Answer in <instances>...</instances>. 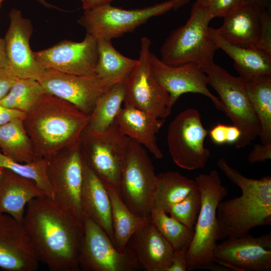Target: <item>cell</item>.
Listing matches in <instances>:
<instances>
[{"label": "cell", "instance_id": "1", "mask_svg": "<svg viewBox=\"0 0 271 271\" xmlns=\"http://www.w3.org/2000/svg\"><path fill=\"white\" fill-rule=\"evenodd\" d=\"M22 222L40 262L51 271H80L83 222L50 197L31 200Z\"/></svg>", "mask_w": 271, "mask_h": 271}, {"label": "cell", "instance_id": "2", "mask_svg": "<svg viewBox=\"0 0 271 271\" xmlns=\"http://www.w3.org/2000/svg\"><path fill=\"white\" fill-rule=\"evenodd\" d=\"M89 119L72 103L45 93L23 119L36 158L48 159L78 144Z\"/></svg>", "mask_w": 271, "mask_h": 271}, {"label": "cell", "instance_id": "3", "mask_svg": "<svg viewBox=\"0 0 271 271\" xmlns=\"http://www.w3.org/2000/svg\"><path fill=\"white\" fill-rule=\"evenodd\" d=\"M217 165L241 191L239 197L222 200L216 211L218 240L248 234L256 226L271 224V177H246L220 158Z\"/></svg>", "mask_w": 271, "mask_h": 271}, {"label": "cell", "instance_id": "4", "mask_svg": "<svg viewBox=\"0 0 271 271\" xmlns=\"http://www.w3.org/2000/svg\"><path fill=\"white\" fill-rule=\"evenodd\" d=\"M201 197L200 211L194 227V234L186 255L187 270L206 269L212 271H230L215 262L214 252L217 245L218 204L228 193L218 172L200 174L195 177Z\"/></svg>", "mask_w": 271, "mask_h": 271}, {"label": "cell", "instance_id": "5", "mask_svg": "<svg viewBox=\"0 0 271 271\" xmlns=\"http://www.w3.org/2000/svg\"><path fill=\"white\" fill-rule=\"evenodd\" d=\"M212 19L203 7L195 2L186 24L172 31L161 50V60L171 66L194 63L202 68L214 63L217 46L209 34Z\"/></svg>", "mask_w": 271, "mask_h": 271}, {"label": "cell", "instance_id": "6", "mask_svg": "<svg viewBox=\"0 0 271 271\" xmlns=\"http://www.w3.org/2000/svg\"><path fill=\"white\" fill-rule=\"evenodd\" d=\"M157 182L147 150L130 139L117 193L132 213L151 220Z\"/></svg>", "mask_w": 271, "mask_h": 271}, {"label": "cell", "instance_id": "7", "mask_svg": "<svg viewBox=\"0 0 271 271\" xmlns=\"http://www.w3.org/2000/svg\"><path fill=\"white\" fill-rule=\"evenodd\" d=\"M202 69L209 85L218 94L224 112L241 131L240 138L235 144L236 148L250 145L259 136L260 126L247 93L246 82L214 63Z\"/></svg>", "mask_w": 271, "mask_h": 271}, {"label": "cell", "instance_id": "8", "mask_svg": "<svg viewBox=\"0 0 271 271\" xmlns=\"http://www.w3.org/2000/svg\"><path fill=\"white\" fill-rule=\"evenodd\" d=\"M169 0L141 9L125 10L106 4L84 11L78 23L97 40H110L134 31L151 18L173 9Z\"/></svg>", "mask_w": 271, "mask_h": 271}, {"label": "cell", "instance_id": "9", "mask_svg": "<svg viewBox=\"0 0 271 271\" xmlns=\"http://www.w3.org/2000/svg\"><path fill=\"white\" fill-rule=\"evenodd\" d=\"M129 140L115 122L101 133L91 134L84 131L81 139L84 163L117 192Z\"/></svg>", "mask_w": 271, "mask_h": 271}, {"label": "cell", "instance_id": "10", "mask_svg": "<svg viewBox=\"0 0 271 271\" xmlns=\"http://www.w3.org/2000/svg\"><path fill=\"white\" fill-rule=\"evenodd\" d=\"M207 134L196 109L189 108L180 112L170 123L167 135L174 162L185 170L203 168L210 155L204 146Z\"/></svg>", "mask_w": 271, "mask_h": 271}, {"label": "cell", "instance_id": "11", "mask_svg": "<svg viewBox=\"0 0 271 271\" xmlns=\"http://www.w3.org/2000/svg\"><path fill=\"white\" fill-rule=\"evenodd\" d=\"M47 160L51 199L62 209L83 222L81 197L83 161L81 141Z\"/></svg>", "mask_w": 271, "mask_h": 271}, {"label": "cell", "instance_id": "12", "mask_svg": "<svg viewBox=\"0 0 271 271\" xmlns=\"http://www.w3.org/2000/svg\"><path fill=\"white\" fill-rule=\"evenodd\" d=\"M151 45L149 38H141L138 64L125 79L123 103L124 106L164 119L170 115L172 107L168 93L152 73L149 60Z\"/></svg>", "mask_w": 271, "mask_h": 271}, {"label": "cell", "instance_id": "13", "mask_svg": "<svg viewBox=\"0 0 271 271\" xmlns=\"http://www.w3.org/2000/svg\"><path fill=\"white\" fill-rule=\"evenodd\" d=\"M126 78H104L96 74L76 75L45 70L37 81L46 93L67 101L90 115L98 98Z\"/></svg>", "mask_w": 271, "mask_h": 271}, {"label": "cell", "instance_id": "14", "mask_svg": "<svg viewBox=\"0 0 271 271\" xmlns=\"http://www.w3.org/2000/svg\"><path fill=\"white\" fill-rule=\"evenodd\" d=\"M84 236L79 256L80 270L133 271L139 267L126 251H120L104 231L84 217Z\"/></svg>", "mask_w": 271, "mask_h": 271}, {"label": "cell", "instance_id": "15", "mask_svg": "<svg viewBox=\"0 0 271 271\" xmlns=\"http://www.w3.org/2000/svg\"><path fill=\"white\" fill-rule=\"evenodd\" d=\"M34 55L45 70L76 75L96 74L97 42L88 34L81 42L64 40Z\"/></svg>", "mask_w": 271, "mask_h": 271}, {"label": "cell", "instance_id": "16", "mask_svg": "<svg viewBox=\"0 0 271 271\" xmlns=\"http://www.w3.org/2000/svg\"><path fill=\"white\" fill-rule=\"evenodd\" d=\"M149 60L152 73L168 93L172 107L182 95L193 93L207 97L217 109L224 112V106L219 97L208 88L207 75L199 66L194 63L169 65L151 52Z\"/></svg>", "mask_w": 271, "mask_h": 271}, {"label": "cell", "instance_id": "17", "mask_svg": "<svg viewBox=\"0 0 271 271\" xmlns=\"http://www.w3.org/2000/svg\"><path fill=\"white\" fill-rule=\"evenodd\" d=\"M215 262L230 270L270 271L271 233L255 237L249 234L217 244Z\"/></svg>", "mask_w": 271, "mask_h": 271}, {"label": "cell", "instance_id": "18", "mask_svg": "<svg viewBox=\"0 0 271 271\" xmlns=\"http://www.w3.org/2000/svg\"><path fill=\"white\" fill-rule=\"evenodd\" d=\"M9 25L4 38L9 67L19 78L38 80L45 69L36 59L30 45L33 28L21 12L12 9Z\"/></svg>", "mask_w": 271, "mask_h": 271}, {"label": "cell", "instance_id": "19", "mask_svg": "<svg viewBox=\"0 0 271 271\" xmlns=\"http://www.w3.org/2000/svg\"><path fill=\"white\" fill-rule=\"evenodd\" d=\"M39 262L22 221L0 214V267L6 271H35Z\"/></svg>", "mask_w": 271, "mask_h": 271}, {"label": "cell", "instance_id": "20", "mask_svg": "<svg viewBox=\"0 0 271 271\" xmlns=\"http://www.w3.org/2000/svg\"><path fill=\"white\" fill-rule=\"evenodd\" d=\"M125 251L147 271H167L174 253L172 245L151 221L132 235Z\"/></svg>", "mask_w": 271, "mask_h": 271}, {"label": "cell", "instance_id": "21", "mask_svg": "<svg viewBox=\"0 0 271 271\" xmlns=\"http://www.w3.org/2000/svg\"><path fill=\"white\" fill-rule=\"evenodd\" d=\"M81 202L83 219L88 218L99 226L114 245L111 204L106 188L84 162Z\"/></svg>", "mask_w": 271, "mask_h": 271}, {"label": "cell", "instance_id": "22", "mask_svg": "<svg viewBox=\"0 0 271 271\" xmlns=\"http://www.w3.org/2000/svg\"><path fill=\"white\" fill-rule=\"evenodd\" d=\"M41 197L50 198L33 180L4 169L0 179V214L22 222L27 204Z\"/></svg>", "mask_w": 271, "mask_h": 271}, {"label": "cell", "instance_id": "23", "mask_svg": "<svg viewBox=\"0 0 271 271\" xmlns=\"http://www.w3.org/2000/svg\"><path fill=\"white\" fill-rule=\"evenodd\" d=\"M215 32L228 42L239 46L258 48L260 32V11L248 3L228 13Z\"/></svg>", "mask_w": 271, "mask_h": 271}, {"label": "cell", "instance_id": "24", "mask_svg": "<svg viewBox=\"0 0 271 271\" xmlns=\"http://www.w3.org/2000/svg\"><path fill=\"white\" fill-rule=\"evenodd\" d=\"M114 122L123 134L140 144L156 159L163 157L156 137L164 124L163 119L136 108L124 106Z\"/></svg>", "mask_w": 271, "mask_h": 271}, {"label": "cell", "instance_id": "25", "mask_svg": "<svg viewBox=\"0 0 271 271\" xmlns=\"http://www.w3.org/2000/svg\"><path fill=\"white\" fill-rule=\"evenodd\" d=\"M209 34L218 49H222L234 62L239 76L245 82L271 76V54L258 48L233 44L209 27Z\"/></svg>", "mask_w": 271, "mask_h": 271}, {"label": "cell", "instance_id": "26", "mask_svg": "<svg viewBox=\"0 0 271 271\" xmlns=\"http://www.w3.org/2000/svg\"><path fill=\"white\" fill-rule=\"evenodd\" d=\"M104 183L110 201L114 245L120 251L125 252L126 244L132 235L151 220L132 213L122 202L116 189Z\"/></svg>", "mask_w": 271, "mask_h": 271}, {"label": "cell", "instance_id": "27", "mask_svg": "<svg viewBox=\"0 0 271 271\" xmlns=\"http://www.w3.org/2000/svg\"><path fill=\"white\" fill-rule=\"evenodd\" d=\"M125 80L114 85L97 99L90 114L87 133L97 134L106 130L114 122L122 108L125 94Z\"/></svg>", "mask_w": 271, "mask_h": 271}, {"label": "cell", "instance_id": "28", "mask_svg": "<svg viewBox=\"0 0 271 271\" xmlns=\"http://www.w3.org/2000/svg\"><path fill=\"white\" fill-rule=\"evenodd\" d=\"M157 188L154 199V208L166 213L173 205L185 198L198 188L195 180L177 171H167L157 175Z\"/></svg>", "mask_w": 271, "mask_h": 271}, {"label": "cell", "instance_id": "29", "mask_svg": "<svg viewBox=\"0 0 271 271\" xmlns=\"http://www.w3.org/2000/svg\"><path fill=\"white\" fill-rule=\"evenodd\" d=\"M23 119L17 118L0 126V150L16 162L28 163L36 158Z\"/></svg>", "mask_w": 271, "mask_h": 271}, {"label": "cell", "instance_id": "30", "mask_svg": "<svg viewBox=\"0 0 271 271\" xmlns=\"http://www.w3.org/2000/svg\"><path fill=\"white\" fill-rule=\"evenodd\" d=\"M247 93L259 120L262 144L271 142V76L246 82Z\"/></svg>", "mask_w": 271, "mask_h": 271}, {"label": "cell", "instance_id": "31", "mask_svg": "<svg viewBox=\"0 0 271 271\" xmlns=\"http://www.w3.org/2000/svg\"><path fill=\"white\" fill-rule=\"evenodd\" d=\"M111 40H97L96 74L104 78H126L136 67L138 59L124 56L113 47Z\"/></svg>", "mask_w": 271, "mask_h": 271}, {"label": "cell", "instance_id": "32", "mask_svg": "<svg viewBox=\"0 0 271 271\" xmlns=\"http://www.w3.org/2000/svg\"><path fill=\"white\" fill-rule=\"evenodd\" d=\"M45 93L37 80L18 78L0 104L26 114L38 104Z\"/></svg>", "mask_w": 271, "mask_h": 271}, {"label": "cell", "instance_id": "33", "mask_svg": "<svg viewBox=\"0 0 271 271\" xmlns=\"http://www.w3.org/2000/svg\"><path fill=\"white\" fill-rule=\"evenodd\" d=\"M151 222L170 243L174 251H187L192 241L194 230L191 229L164 211L154 208Z\"/></svg>", "mask_w": 271, "mask_h": 271}, {"label": "cell", "instance_id": "34", "mask_svg": "<svg viewBox=\"0 0 271 271\" xmlns=\"http://www.w3.org/2000/svg\"><path fill=\"white\" fill-rule=\"evenodd\" d=\"M0 167L33 180L52 198V189L48 175L47 159L37 158L30 163H19L7 157L0 150Z\"/></svg>", "mask_w": 271, "mask_h": 271}, {"label": "cell", "instance_id": "35", "mask_svg": "<svg viewBox=\"0 0 271 271\" xmlns=\"http://www.w3.org/2000/svg\"><path fill=\"white\" fill-rule=\"evenodd\" d=\"M201 206L199 189L191 192L185 198L172 205L167 213L191 229L194 227Z\"/></svg>", "mask_w": 271, "mask_h": 271}, {"label": "cell", "instance_id": "36", "mask_svg": "<svg viewBox=\"0 0 271 271\" xmlns=\"http://www.w3.org/2000/svg\"><path fill=\"white\" fill-rule=\"evenodd\" d=\"M197 4L205 9L212 19L224 17L247 0H196Z\"/></svg>", "mask_w": 271, "mask_h": 271}, {"label": "cell", "instance_id": "37", "mask_svg": "<svg viewBox=\"0 0 271 271\" xmlns=\"http://www.w3.org/2000/svg\"><path fill=\"white\" fill-rule=\"evenodd\" d=\"M212 142L217 145L235 144L240 138L239 129L234 125H226L218 123L208 131Z\"/></svg>", "mask_w": 271, "mask_h": 271}, {"label": "cell", "instance_id": "38", "mask_svg": "<svg viewBox=\"0 0 271 271\" xmlns=\"http://www.w3.org/2000/svg\"><path fill=\"white\" fill-rule=\"evenodd\" d=\"M260 39L258 48L271 54L270 9L260 11Z\"/></svg>", "mask_w": 271, "mask_h": 271}, {"label": "cell", "instance_id": "39", "mask_svg": "<svg viewBox=\"0 0 271 271\" xmlns=\"http://www.w3.org/2000/svg\"><path fill=\"white\" fill-rule=\"evenodd\" d=\"M18 78L10 67L0 69V101L8 94Z\"/></svg>", "mask_w": 271, "mask_h": 271}, {"label": "cell", "instance_id": "40", "mask_svg": "<svg viewBox=\"0 0 271 271\" xmlns=\"http://www.w3.org/2000/svg\"><path fill=\"white\" fill-rule=\"evenodd\" d=\"M270 159L271 142L254 145L247 158L248 162L251 164L264 162Z\"/></svg>", "mask_w": 271, "mask_h": 271}, {"label": "cell", "instance_id": "41", "mask_svg": "<svg viewBox=\"0 0 271 271\" xmlns=\"http://www.w3.org/2000/svg\"><path fill=\"white\" fill-rule=\"evenodd\" d=\"M26 113L20 111L6 107L0 104V126L17 119H24Z\"/></svg>", "mask_w": 271, "mask_h": 271}, {"label": "cell", "instance_id": "42", "mask_svg": "<svg viewBox=\"0 0 271 271\" xmlns=\"http://www.w3.org/2000/svg\"><path fill=\"white\" fill-rule=\"evenodd\" d=\"M186 250L174 251L172 262L167 271L187 270L186 255Z\"/></svg>", "mask_w": 271, "mask_h": 271}, {"label": "cell", "instance_id": "43", "mask_svg": "<svg viewBox=\"0 0 271 271\" xmlns=\"http://www.w3.org/2000/svg\"><path fill=\"white\" fill-rule=\"evenodd\" d=\"M113 1V0H81L84 11L102 5L110 4Z\"/></svg>", "mask_w": 271, "mask_h": 271}, {"label": "cell", "instance_id": "44", "mask_svg": "<svg viewBox=\"0 0 271 271\" xmlns=\"http://www.w3.org/2000/svg\"><path fill=\"white\" fill-rule=\"evenodd\" d=\"M9 67L4 38L0 37V69Z\"/></svg>", "mask_w": 271, "mask_h": 271}, {"label": "cell", "instance_id": "45", "mask_svg": "<svg viewBox=\"0 0 271 271\" xmlns=\"http://www.w3.org/2000/svg\"><path fill=\"white\" fill-rule=\"evenodd\" d=\"M247 2L260 11L270 9L271 0H247Z\"/></svg>", "mask_w": 271, "mask_h": 271}, {"label": "cell", "instance_id": "46", "mask_svg": "<svg viewBox=\"0 0 271 271\" xmlns=\"http://www.w3.org/2000/svg\"><path fill=\"white\" fill-rule=\"evenodd\" d=\"M173 10H177L183 6L186 5L190 0H173Z\"/></svg>", "mask_w": 271, "mask_h": 271}, {"label": "cell", "instance_id": "47", "mask_svg": "<svg viewBox=\"0 0 271 271\" xmlns=\"http://www.w3.org/2000/svg\"><path fill=\"white\" fill-rule=\"evenodd\" d=\"M37 2L44 6V7L47 8H56L54 6L51 5L50 4L48 3L47 1L45 0H36Z\"/></svg>", "mask_w": 271, "mask_h": 271}, {"label": "cell", "instance_id": "48", "mask_svg": "<svg viewBox=\"0 0 271 271\" xmlns=\"http://www.w3.org/2000/svg\"><path fill=\"white\" fill-rule=\"evenodd\" d=\"M4 169V168H3L0 167V179H1V177H2V174H3V172Z\"/></svg>", "mask_w": 271, "mask_h": 271}, {"label": "cell", "instance_id": "49", "mask_svg": "<svg viewBox=\"0 0 271 271\" xmlns=\"http://www.w3.org/2000/svg\"><path fill=\"white\" fill-rule=\"evenodd\" d=\"M4 0H0V7L1 6L2 3H3Z\"/></svg>", "mask_w": 271, "mask_h": 271}]
</instances>
